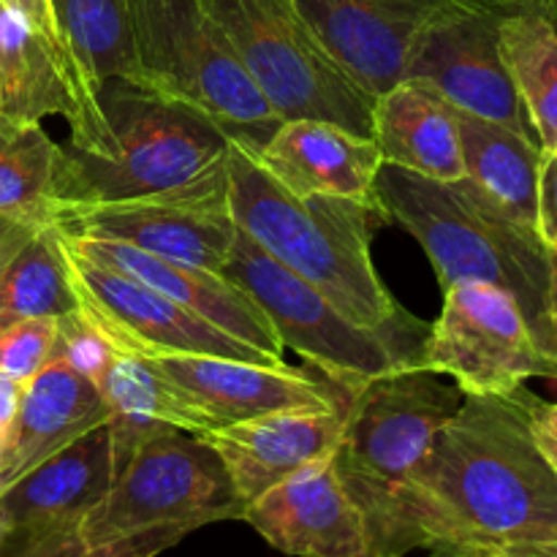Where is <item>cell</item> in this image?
<instances>
[{
    "label": "cell",
    "mask_w": 557,
    "mask_h": 557,
    "mask_svg": "<svg viewBox=\"0 0 557 557\" xmlns=\"http://www.w3.org/2000/svg\"><path fill=\"white\" fill-rule=\"evenodd\" d=\"M449 0H297L326 52L370 96L406 76L422 27Z\"/></svg>",
    "instance_id": "cell-16"
},
{
    "label": "cell",
    "mask_w": 557,
    "mask_h": 557,
    "mask_svg": "<svg viewBox=\"0 0 557 557\" xmlns=\"http://www.w3.org/2000/svg\"><path fill=\"white\" fill-rule=\"evenodd\" d=\"M536 400L525 386L466 395L397 495L370 557H479L557 544V473L531 433Z\"/></svg>",
    "instance_id": "cell-1"
},
{
    "label": "cell",
    "mask_w": 557,
    "mask_h": 557,
    "mask_svg": "<svg viewBox=\"0 0 557 557\" xmlns=\"http://www.w3.org/2000/svg\"><path fill=\"white\" fill-rule=\"evenodd\" d=\"M243 515L245 504L215 449L177 430L147 441L125 462L79 531L87 542L101 544L161 528L194 533Z\"/></svg>",
    "instance_id": "cell-8"
},
{
    "label": "cell",
    "mask_w": 557,
    "mask_h": 557,
    "mask_svg": "<svg viewBox=\"0 0 557 557\" xmlns=\"http://www.w3.org/2000/svg\"><path fill=\"white\" fill-rule=\"evenodd\" d=\"M112 482V438L103 422L0 490L3 542L82 525Z\"/></svg>",
    "instance_id": "cell-17"
},
{
    "label": "cell",
    "mask_w": 557,
    "mask_h": 557,
    "mask_svg": "<svg viewBox=\"0 0 557 557\" xmlns=\"http://www.w3.org/2000/svg\"><path fill=\"white\" fill-rule=\"evenodd\" d=\"M272 180L297 196H335L381 207L375 177L384 158L373 136H362L326 120H286L256 150Z\"/></svg>",
    "instance_id": "cell-20"
},
{
    "label": "cell",
    "mask_w": 557,
    "mask_h": 557,
    "mask_svg": "<svg viewBox=\"0 0 557 557\" xmlns=\"http://www.w3.org/2000/svg\"><path fill=\"white\" fill-rule=\"evenodd\" d=\"M60 41L96 96L107 79H141L131 0H52Z\"/></svg>",
    "instance_id": "cell-27"
},
{
    "label": "cell",
    "mask_w": 557,
    "mask_h": 557,
    "mask_svg": "<svg viewBox=\"0 0 557 557\" xmlns=\"http://www.w3.org/2000/svg\"><path fill=\"white\" fill-rule=\"evenodd\" d=\"M228 205L245 237L419 364V346H411L419 324L392 299L370 256L373 234L392 223L384 207L292 194L243 139L228 141Z\"/></svg>",
    "instance_id": "cell-2"
},
{
    "label": "cell",
    "mask_w": 557,
    "mask_h": 557,
    "mask_svg": "<svg viewBox=\"0 0 557 557\" xmlns=\"http://www.w3.org/2000/svg\"><path fill=\"white\" fill-rule=\"evenodd\" d=\"M141 79L190 103L253 150L283 120L267 103L201 0H131Z\"/></svg>",
    "instance_id": "cell-7"
},
{
    "label": "cell",
    "mask_w": 557,
    "mask_h": 557,
    "mask_svg": "<svg viewBox=\"0 0 557 557\" xmlns=\"http://www.w3.org/2000/svg\"><path fill=\"white\" fill-rule=\"evenodd\" d=\"M539 237L557 253V147L544 152L539 169V205H536Z\"/></svg>",
    "instance_id": "cell-34"
},
{
    "label": "cell",
    "mask_w": 557,
    "mask_h": 557,
    "mask_svg": "<svg viewBox=\"0 0 557 557\" xmlns=\"http://www.w3.org/2000/svg\"><path fill=\"white\" fill-rule=\"evenodd\" d=\"M515 0H449L413 41L403 79L433 85L451 107L509 125L539 145L500 54V20Z\"/></svg>",
    "instance_id": "cell-12"
},
{
    "label": "cell",
    "mask_w": 557,
    "mask_h": 557,
    "mask_svg": "<svg viewBox=\"0 0 557 557\" xmlns=\"http://www.w3.org/2000/svg\"><path fill=\"white\" fill-rule=\"evenodd\" d=\"M0 3H3L5 9L14 11V14H20L22 20H25L30 27H36V30L41 33V36L47 38V41L52 44L54 49H58L60 58L69 63L71 74H74V79H76V87H79L82 101H85V109H87L85 128H82L79 134H71L69 141H87L92 136V131H96V125H98V103H96V96H92V92L87 90L85 85H82L79 74H76L74 63H71L69 52H65L63 41H60L58 22H54V11H52V0H0Z\"/></svg>",
    "instance_id": "cell-33"
},
{
    "label": "cell",
    "mask_w": 557,
    "mask_h": 557,
    "mask_svg": "<svg viewBox=\"0 0 557 557\" xmlns=\"http://www.w3.org/2000/svg\"><path fill=\"white\" fill-rule=\"evenodd\" d=\"M0 114L41 123L60 114L71 134L85 128L87 109L69 63L58 49L27 25L20 14L0 3Z\"/></svg>",
    "instance_id": "cell-23"
},
{
    "label": "cell",
    "mask_w": 557,
    "mask_h": 557,
    "mask_svg": "<svg viewBox=\"0 0 557 557\" xmlns=\"http://www.w3.org/2000/svg\"><path fill=\"white\" fill-rule=\"evenodd\" d=\"M370 136L384 163L438 183L466 177L457 109L419 79H400L375 96Z\"/></svg>",
    "instance_id": "cell-22"
},
{
    "label": "cell",
    "mask_w": 557,
    "mask_h": 557,
    "mask_svg": "<svg viewBox=\"0 0 557 557\" xmlns=\"http://www.w3.org/2000/svg\"><path fill=\"white\" fill-rule=\"evenodd\" d=\"M479 557H557V544H520V547L493 549Z\"/></svg>",
    "instance_id": "cell-38"
},
{
    "label": "cell",
    "mask_w": 557,
    "mask_h": 557,
    "mask_svg": "<svg viewBox=\"0 0 557 557\" xmlns=\"http://www.w3.org/2000/svg\"><path fill=\"white\" fill-rule=\"evenodd\" d=\"M0 547H3V528H0Z\"/></svg>",
    "instance_id": "cell-40"
},
{
    "label": "cell",
    "mask_w": 557,
    "mask_h": 557,
    "mask_svg": "<svg viewBox=\"0 0 557 557\" xmlns=\"http://www.w3.org/2000/svg\"><path fill=\"white\" fill-rule=\"evenodd\" d=\"M462 400L466 395L455 381L422 364H403L351 392L332 460L343 487L362 511L370 544Z\"/></svg>",
    "instance_id": "cell-5"
},
{
    "label": "cell",
    "mask_w": 557,
    "mask_h": 557,
    "mask_svg": "<svg viewBox=\"0 0 557 557\" xmlns=\"http://www.w3.org/2000/svg\"><path fill=\"white\" fill-rule=\"evenodd\" d=\"M223 275L250 294L275 326L283 348L351 395L375 375L417 364L384 335L359 326L324 294L272 259L243 232L237 234Z\"/></svg>",
    "instance_id": "cell-9"
},
{
    "label": "cell",
    "mask_w": 557,
    "mask_h": 557,
    "mask_svg": "<svg viewBox=\"0 0 557 557\" xmlns=\"http://www.w3.org/2000/svg\"><path fill=\"white\" fill-rule=\"evenodd\" d=\"M375 199L430 256L441 288L482 281L520 305L533 341L555 362L549 330V248L536 232L506 218L468 177L438 183L384 163ZM557 364V362H555Z\"/></svg>",
    "instance_id": "cell-4"
},
{
    "label": "cell",
    "mask_w": 557,
    "mask_h": 557,
    "mask_svg": "<svg viewBox=\"0 0 557 557\" xmlns=\"http://www.w3.org/2000/svg\"><path fill=\"white\" fill-rule=\"evenodd\" d=\"M500 54L544 152L557 147V0H515L500 20Z\"/></svg>",
    "instance_id": "cell-26"
},
{
    "label": "cell",
    "mask_w": 557,
    "mask_h": 557,
    "mask_svg": "<svg viewBox=\"0 0 557 557\" xmlns=\"http://www.w3.org/2000/svg\"><path fill=\"white\" fill-rule=\"evenodd\" d=\"M63 248L79 308L112 337L120 351L134 354V357L207 354V357H232L248 359V362H275L259 348L218 330L174 299L145 286L128 272L87 259L65 239Z\"/></svg>",
    "instance_id": "cell-13"
},
{
    "label": "cell",
    "mask_w": 557,
    "mask_h": 557,
    "mask_svg": "<svg viewBox=\"0 0 557 557\" xmlns=\"http://www.w3.org/2000/svg\"><path fill=\"white\" fill-rule=\"evenodd\" d=\"M98 392L109 411L107 428L112 438L114 476L147 441L177 430L190 435H205L212 430L185 397H180L145 359L134 354L117 351Z\"/></svg>",
    "instance_id": "cell-24"
},
{
    "label": "cell",
    "mask_w": 557,
    "mask_h": 557,
    "mask_svg": "<svg viewBox=\"0 0 557 557\" xmlns=\"http://www.w3.org/2000/svg\"><path fill=\"white\" fill-rule=\"evenodd\" d=\"M419 364L455 381L462 395H509L531 379L557 381V364L533 341L517 299L482 281L444 288Z\"/></svg>",
    "instance_id": "cell-10"
},
{
    "label": "cell",
    "mask_w": 557,
    "mask_h": 557,
    "mask_svg": "<svg viewBox=\"0 0 557 557\" xmlns=\"http://www.w3.org/2000/svg\"><path fill=\"white\" fill-rule=\"evenodd\" d=\"M346 408L277 411L199 435L215 449L245 506L310 462L335 455Z\"/></svg>",
    "instance_id": "cell-19"
},
{
    "label": "cell",
    "mask_w": 557,
    "mask_h": 557,
    "mask_svg": "<svg viewBox=\"0 0 557 557\" xmlns=\"http://www.w3.org/2000/svg\"><path fill=\"white\" fill-rule=\"evenodd\" d=\"M79 310L58 223L38 228L0 275L3 319H63Z\"/></svg>",
    "instance_id": "cell-29"
},
{
    "label": "cell",
    "mask_w": 557,
    "mask_h": 557,
    "mask_svg": "<svg viewBox=\"0 0 557 557\" xmlns=\"http://www.w3.org/2000/svg\"><path fill=\"white\" fill-rule=\"evenodd\" d=\"M60 228V226H58ZM65 243L85 253L87 259L101 261L112 270L128 272L145 286L156 288L163 297L174 299L185 310L196 313L199 319L210 321L218 330L239 337L248 346L259 348L261 354L283 362V343L275 326L270 324L264 310L253 297L237 283L228 281L223 272L201 270V267L180 264V261L161 259L147 250H136L131 245L112 243V239H92L82 234H69L60 228Z\"/></svg>",
    "instance_id": "cell-18"
},
{
    "label": "cell",
    "mask_w": 557,
    "mask_h": 557,
    "mask_svg": "<svg viewBox=\"0 0 557 557\" xmlns=\"http://www.w3.org/2000/svg\"><path fill=\"white\" fill-rule=\"evenodd\" d=\"M332 457L310 462L245 506L243 520L277 553L370 557L364 517L343 487Z\"/></svg>",
    "instance_id": "cell-15"
},
{
    "label": "cell",
    "mask_w": 557,
    "mask_h": 557,
    "mask_svg": "<svg viewBox=\"0 0 557 557\" xmlns=\"http://www.w3.org/2000/svg\"><path fill=\"white\" fill-rule=\"evenodd\" d=\"M54 169L58 141L41 123L0 114V215L36 226L54 223Z\"/></svg>",
    "instance_id": "cell-28"
},
{
    "label": "cell",
    "mask_w": 557,
    "mask_h": 557,
    "mask_svg": "<svg viewBox=\"0 0 557 557\" xmlns=\"http://www.w3.org/2000/svg\"><path fill=\"white\" fill-rule=\"evenodd\" d=\"M188 533L161 528V531L134 533V536L114 539V542L92 544L82 536L79 525L63 531L44 533L22 542H3L0 557H158L169 547L180 544Z\"/></svg>",
    "instance_id": "cell-30"
},
{
    "label": "cell",
    "mask_w": 557,
    "mask_h": 557,
    "mask_svg": "<svg viewBox=\"0 0 557 557\" xmlns=\"http://www.w3.org/2000/svg\"><path fill=\"white\" fill-rule=\"evenodd\" d=\"M101 392L58 357L25 381L14 424L0 444V490L107 422Z\"/></svg>",
    "instance_id": "cell-21"
},
{
    "label": "cell",
    "mask_w": 557,
    "mask_h": 557,
    "mask_svg": "<svg viewBox=\"0 0 557 557\" xmlns=\"http://www.w3.org/2000/svg\"><path fill=\"white\" fill-rule=\"evenodd\" d=\"M549 330H553V354L557 362V253L549 250Z\"/></svg>",
    "instance_id": "cell-39"
},
{
    "label": "cell",
    "mask_w": 557,
    "mask_h": 557,
    "mask_svg": "<svg viewBox=\"0 0 557 557\" xmlns=\"http://www.w3.org/2000/svg\"><path fill=\"white\" fill-rule=\"evenodd\" d=\"M457 128H460L466 177L506 218L539 234L536 205L539 169L544 158L542 145L509 125L476 117L462 109H457Z\"/></svg>",
    "instance_id": "cell-25"
},
{
    "label": "cell",
    "mask_w": 557,
    "mask_h": 557,
    "mask_svg": "<svg viewBox=\"0 0 557 557\" xmlns=\"http://www.w3.org/2000/svg\"><path fill=\"white\" fill-rule=\"evenodd\" d=\"M54 223L69 234L223 272L239 234L228 205V156L188 185L114 205L65 207Z\"/></svg>",
    "instance_id": "cell-11"
},
{
    "label": "cell",
    "mask_w": 557,
    "mask_h": 557,
    "mask_svg": "<svg viewBox=\"0 0 557 557\" xmlns=\"http://www.w3.org/2000/svg\"><path fill=\"white\" fill-rule=\"evenodd\" d=\"M531 433L542 457L557 473V403H544L539 397L531 413Z\"/></svg>",
    "instance_id": "cell-35"
},
{
    "label": "cell",
    "mask_w": 557,
    "mask_h": 557,
    "mask_svg": "<svg viewBox=\"0 0 557 557\" xmlns=\"http://www.w3.org/2000/svg\"><path fill=\"white\" fill-rule=\"evenodd\" d=\"M277 117H313L370 136L373 101L326 52L297 0H201Z\"/></svg>",
    "instance_id": "cell-6"
},
{
    "label": "cell",
    "mask_w": 557,
    "mask_h": 557,
    "mask_svg": "<svg viewBox=\"0 0 557 557\" xmlns=\"http://www.w3.org/2000/svg\"><path fill=\"white\" fill-rule=\"evenodd\" d=\"M210 428L245 422L277 411H332L346 408L351 395L286 362H248L207 354L141 357Z\"/></svg>",
    "instance_id": "cell-14"
},
{
    "label": "cell",
    "mask_w": 557,
    "mask_h": 557,
    "mask_svg": "<svg viewBox=\"0 0 557 557\" xmlns=\"http://www.w3.org/2000/svg\"><path fill=\"white\" fill-rule=\"evenodd\" d=\"M38 228L41 226H36V223H25L16 221V218L0 215V275H3L5 267L11 264V259L20 253L22 245H25Z\"/></svg>",
    "instance_id": "cell-36"
},
{
    "label": "cell",
    "mask_w": 557,
    "mask_h": 557,
    "mask_svg": "<svg viewBox=\"0 0 557 557\" xmlns=\"http://www.w3.org/2000/svg\"><path fill=\"white\" fill-rule=\"evenodd\" d=\"M22 389H25V381L14 379L9 373H0V444L9 435L11 424H14L16 408H20Z\"/></svg>",
    "instance_id": "cell-37"
},
{
    "label": "cell",
    "mask_w": 557,
    "mask_h": 557,
    "mask_svg": "<svg viewBox=\"0 0 557 557\" xmlns=\"http://www.w3.org/2000/svg\"><path fill=\"white\" fill-rule=\"evenodd\" d=\"M96 103L90 139L58 145V212L163 194L226 161L232 136L150 82L107 79Z\"/></svg>",
    "instance_id": "cell-3"
},
{
    "label": "cell",
    "mask_w": 557,
    "mask_h": 557,
    "mask_svg": "<svg viewBox=\"0 0 557 557\" xmlns=\"http://www.w3.org/2000/svg\"><path fill=\"white\" fill-rule=\"evenodd\" d=\"M58 319H3L0 315V373L27 381L52 359Z\"/></svg>",
    "instance_id": "cell-32"
},
{
    "label": "cell",
    "mask_w": 557,
    "mask_h": 557,
    "mask_svg": "<svg viewBox=\"0 0 557 557\" xmlns=\"http://www.w3.org/2000/svg\"><path fill=\"white\" fill-rule=\"evenodd\" d=\"M117 351L120 348L114 346L112 337L82 308L58 319V343H54L52 357L69 364L76 375L90 381L96 389L112 368Z\"/></svg>",
    "instance_id": "cell-31"
}]
</instances>
